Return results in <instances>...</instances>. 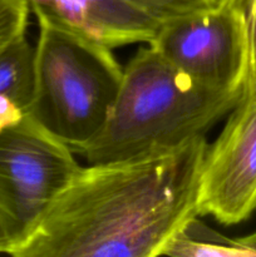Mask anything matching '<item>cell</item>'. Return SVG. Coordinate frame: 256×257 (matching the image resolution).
Returning a JSON list of instances; mask_svg holds the SVG:
<instances>
[{"label": "cell", "mask_w": 256, "mask_h": 257, "mask_svg": "<svg viewBox=\"0 0 256 257\" xmlns=\"http://www.w3.org/2000/svg\"><path fill=\"white\" fill-rule=\"evenodd\" d=\"M206 137L157 155L80 167L14 257H156L198 215Z\"/></svg>", "instance_id": "1"}, {"label": "cell", "mask_w": 256, "mask_h": 257, "mask_svg": "<svg viewBox=\"0 0 256 257\" xmlns=\"http://www.w3.org/2000/svg\"><path fill=\"white\" fill-rule=\"evenodd\" d=\"M242 97L241 92L197 82L148 45L123 68L119 90L102 130L73 151L88 163L168 152L205 137Z\"/></svg>", "instance_id": "2"}, {"label": "cell", "mask_w": 256, "mask_h": 257, "mask_svg": "<svg viewBox=\"0 0 256 257\" xmlns=\"http://www.w3.org/2000/svg\"><path fill=\"white\" fill-rule=\"evenodd\" d=\"M30 8L39 35L28 114L75 150L104 125L119 90L123 68L104 43L45 8Z\"/></svg>", "instance_id": "3"}, {"label": "cell", "mask_w": 256, "mask_h": 257, "mask_svg": "<svg viewBox=\"0 0 256 257\" xmlns=\"http://www.w3.org/2000/svg\"><path fill=\"white\" fill-rule=\"evenodd\" d=\"M75 152L30 114L0 131V207L15 248L82 166Z\"/></svg>", "instance_id": "4"}, {"label": "cell", "mask_w": 256, "mask_h": 257, "mask_svg": "<svg viewBox=\"0 0 256 257\" xmlns=\"http://www.w3.org/2000/svg\"><path fill=\"white\" fill-rule=\"evenodd\" d=\"M178 70L223 92L245 94L250 42L243 18L221 3L160 24L150 44Z\"/></svg>", "instance_id": "5"}, {"label": "cell", "mask_w": 256, "mask_h": 257, "mask_svg": "<svg viewBox=\"0 0 256 257\" xmlns=\"http://www.w3.org/2000/svg\"><path fill=\"white\" fill-rule=\"evenodd\" d=\"M256 211V93L230 112L215 142L207 146L198 185V215L236 225Z\"/></svg>", "instance_id": "6"}, {"label": "cell", "mask_w": 256, "mask_h": 257, "mask_svg": "<svg viewBox=\"0 0 256 257\" xmlns=\"http://www.w3.org/2000/svg\"><path fill=\"white\" fill-rule=\"evenodd\" d=\"M79 27L109 48L147 43L160 23L124 0H29Z\"/></svg>", "instance_id": "7"}, {"label": "cell", "mask_w": 256, "mask_h": 257, "mask_svg": "<svg viewBox=\"0 0 256 257\" xmlns=\"http://www.w3.org/2000/svg\"><path fill=\"white\" fill-rule=\"evenodd\" d=\"M161 256L238 257L253 256L236 241L208 227L198 216L190 218L165 246Z\"/></svg>", "instance_id": "8"}, {"label": "cell", "mask_w": 256, "mask_h": 257, "mask_svg": "<svg viewBox=\"0 0 256 257\" xmlns=\"http://www.w3.org/2000/svg\"><path fill=\"white\" fill-rule=\"evenodd\" d=\"M34 93V47L22 35L0 52V95L9 98L25 114Z\"/></svg>", "instance_id": "9"}, {"label": "cell", "mask_w": 256, "mask_h": 257, "mask_svg": "<svg viewBox=\"0 0 256 257\" xmlns=\"http://www.w3.org/2000/svg\"><path fill=\"white\" fill-rule=\"evenodd\" d=\"M155 19L156 22H171L195 13L211 9L217 0H124Z\"/></svg>", "instance_id": "10"}, {"label": "cell", "mask_w": 256, "mask_h": 257, "mask_svg": "<svg viewBox=\"0 0 256 257\" xmlns=\"http://www.w3.org/2000/svg\"><path fill=\"white\" fill-rule=\"evenodd\" d=\"M30 10L29 0H0V52L25 35Z\"/></svg>", "instance_id": "11"}, {"label": "cell", "mask_w": 256, "mask_h": 257, "mask_svg": "<svg viewBox=\"0 0 256 257\" xmlns=\"http://www.w3.org/2000/svg\"><path fill=\"white\" fill-rule=\"evenodd\" d=\"M232 8L243 18L250 42V77L256 70V0H217ZM248 77V79H250Z\"/></svg>", "instance_id": "12"}, {"label": "cell", "mask_w": 256, "mask_h": 257, "mask_svg": "<svg viewBox=\"0 0 256 257\" xmlns=\"http://www.w3.org/2000/svg\"><path fill=\"white\" fill-rule=\"evenodd\" d=\"M25 113L9 98L0 95V131L19 122Z\"/></svg>", "instance_id": "13"}, {"label": "cell", "mask_w": 256, "mask_h": 257, "mask_svg": "<svg viewBox=\"0 0 256 257\" xmlns=\"http://www.w3.org/2000/svg\"><path fill=\"white\" fill-rule=\"evenodd\" d=\"M13 248H14V237H13L4 212L0 207V253L10 255Z\"/></svg>", "instance_id": "14"}, {"label": "cell", "mask_w": 256, "mask_h": 257, "mask_svg": "<svg viewBox=\"0 0 256 257\" xmlns=\"http://www.w3.org/2000/svg\"><path fill=\"white\" fill-rule=\"evenodd\" d=\"M236 241H237L242 247H245L246 250L250 251L253 256H256V231L255 232L250 233V235L243 236V237L236 238Z\"/></svg>", "instance_id": "15"}, {"label": "cell", "mask_w": 256, "mask_h": 257, "mask_svg": "<svg viewBox=\"0 0 256 257\" xmlns=\"http://www.w3.org/2000/svg\"><path fill=\"white\" fill-rule=\"evenodd\" d=\"M255 93H256V70L252 73L250 79H248L247 85H246V89H245V94H255Z\"/></svg>", "instance_id": "16"}]
</instances>
